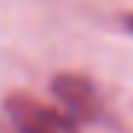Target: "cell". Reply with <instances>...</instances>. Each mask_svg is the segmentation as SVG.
I'll list each match as a JSON object with an SVG mask.
<instances>
[{
    "label": "cell",
    "mask_w": 133,
    "mask_h": 133,
    "mask_svg": "<svg viewBox=\"0 0 133 133\" xmlns=\"http://www.w3.org/2000/svg\"><path fill=\"white\" fill-rule=\"evenodd\" d=\"M3 109L18 133H77V124L68 112H59L24 92L6 95Z\"/></svg>",
    "instance_id": "cell-1"
},
{
    "label": "cell",
    "mask_w": 133,
    "mask_h": 133,
    "mask_svg": "<svg viewBox=\"0 0 133 133\" xmlns=\"http://www.w3.org/2000/svg\"><path fill=\"white\" fill-rule=\"evenodd\" d=\"M53 98L65 107V112L77 121H98L101 118V95L95 89V83L83 74H56L50 80Z\"/></svg>",
    "instance_id": "cell-2"
},
{
    "label": "cell",
    "mask_w": 133,
    "mask_h": 133,
    "mask_svg": "<svg viewBox=\"0 0 133 133\" xmlns=\"http://www.w3.org/2000/svg\"><path fill=\"white\" fill-rule=\"evenodd\" d=\"M124 27H127V30H130V33H133V12L127 15V18H124Z\"/></svg>",
    "instance_id": "cell-3"
}]
</instances>
